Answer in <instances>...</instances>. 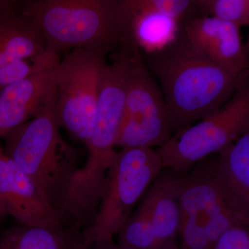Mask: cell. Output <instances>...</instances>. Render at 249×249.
Returning <instances> with one entry per match:
<instances>
[{
    "instance_id": "obj_14",
    "label": "cell",
    "mask_w": 249,
    "mask_h": 249,
    "mask_svg": "<svg viewBox=\"0 0 249 249\" xmlns=\"http://www.w3.org/2000/svg\"><path fill=\"white\" fill-rule=\"evenodd\" d=\"M122 42L137 46L145 55L159 53L176 40L182 23L168 16L133 9L127 0H116Z\"/></svg>"
},
{
    "instance_id": "obj_25",
    "label": "cell",
    "mask_w": 249,
    "mask_h": 249,
    "mask_svg": "<svg viewBox=\"0 0 249 249\" xmlns=\"http://www.w3.org/2000/svg\"><path fill=\"white\" fill-rule=\"evenodd\" d=\"M5 217L3 215L2 213H1V211H0V221L3 220V219H4Z\"/></svg>"
},
{
    "instance_id": "obj_3",
    "label": "cell",
    "mask_w": 249,
    "mask_h": 249,
    "mask_svg": "<svg viewBox=\"0 0 249 249\" xmlns=\"http://www.w3.org/2000/svg\"><path fill=\"white\" fill-rule=\"evenodd\" d=\"M19 8L40 33L46 49L108 53L122 42L116 0H22Z\"/></svg>"
},
{
    "instance_id": "obj_13",
    "label": "cell",
    "mask_w": 249,
    "mask_h": 249,
    "mask_svg": "<svg viewBox=\"0 0 249 249\" xmlns=\"http://www.w3.org/2000/svg\"><path fill=\"white\" fill-rule=\"evenodd\" d=\"M179 188L180 177L163 169L147 189L139 206L147 216L162 249H179Z\"/></svg>"
},
{
    "instance_id": "obj_8",
    "label": "cell",
    "mask_w": 249,
    "mask_h": 249,
    "mask_svg": "<svg viewBox=\"0 0 249 249\" xmlns=\"http://www.w3.org/2000/svg\"><path fill=\"white\" fill-rule=\"evenodd\" d=\"M173 136L163 93L140 52L134 61L116 146L159 148Z\"/></svg>"
},
{
    "instance_id": "obj_7",
    "label": "cell",
    "mask_w": 249,
    "mask_h": 249,
    "mask_svg": "<svg viewBox=\"0 0 249 249\" xmlns=\"http://www.w3.org/2000/svg\"><path fill=\"white\" fill-rule=\"evenodd\" d=\"M140 52L137 46L122 42L113 53L98 98L92 135L85 145L88 160L78 172L80 178H96L107 173L116 152L134 61Z\"/></svg>"
},
{
    "instance_id": "obj_23",
    "label": "cell",
    "mask_w": 249,
    "mask_h": 249,
    "mask_svg": "<svg viewBox=\"0 0 249 249\" xmlns=\"http://www.w3.org/2000/svg\"><path fill=\"white\" fill-rule=\"evenodd\" d=\"M214 249H249V226H233L219 237Z\"/></svg>"
},
{
    "instance_id": "obj_24",
    "label": "cell",
    "mask_w": 249,
    "mask_h": 249,
    "mask_svg": "<svg viewBox=\"0 0 249 249\" xmlns=\"http://www.w3.org/2000/svg\"><path fill=\"white\" fill-rule=\"evenodd\" d=\"M87 249H123L113 240H98L95 241L88 246Z\"/></svg>"
},
{
    "instance_id": "obj_16",
    "label": "cell",
    "mask_w": 249,
    "mask_h": 249,
    "mask_svg": "<svg viewBox=\"0 0 249 249\" xmlns=\"http://www.w3.org/2000/svg\"><path fill=\"white\" fill-rule=\"evenodd\" d=\"M217 163V157L209 156L196 163L185 176L180 177L181 222L192 214L225 206L216 184Z\"/></svg>"
},
{
    "instance_id": "obj_12",
    "label": "cell",
    "mask_w": 249,
    "mask_h": 249,
    "mask_svg": "<svg viewBox=\"0 0 249 249\" xmlns=\"http://www.w3.org/2000/svg\"><path fill=\"white\" fill-rule=\"evenodd\" d=\"M4 207L7 215L22 225L71 227L67 214L49 206L31 178L9 158Z\"/></svg>"
},
{
    "instance_id": "obj_2",
    "label": "cell",
    "mask_w": 249,
    "mask_h": 249,
    "mask_svg": "<svg viewBox=\"0 0 249 249\" xmlns=\"http://www.w3.org/2000/svg\"><path fill=\"white\" fill-rule=\"evenodd\" d=\"M55 106L6 134L4 151L31 178L46 202L64 212L83 152L62 137Z\"/></svg>"
},
{
    "instance_id": "obj_11",
    "label": "cell",
    "mask_w": 249,
    "mask_h": 249,
    "mask_svg": "<svg viewBox=\"0 0 249 249\" xmlns=\"http://www.w3.org/2000/svg\"><path fill=\"white\" fill-rule=\"evenodd\" d=\"M216 184L232 217L249 225V131L218 152Z\"/></svg>"
},
{
    "instance_id": "obj_1",
    "label": "cell",
    "mask_w": 249,
    "mask_h": 249,
    "mask_svg": "<svg viewBox=\"0 0 249 249\" xmlns=\"http://www.w3.org/2000/svg\"><path fill=\"white\" fill-rule=\"evenodd\" d=\"M145 58V67L160 82L173 135L219 111L249 78V71L231 73L211 60L182 28L169 47Z\"/></svg>"
},
{
    "instance_id": "obj_20",
    "label": "cell",
    "mask_w": 249,
    "mask_h": 249,
    "mask_svg": "<svg viewBox=\"0 0 249 249\" xmlns=\"http://www.w3.org/2000/svg\"><path fill=\"white\" fill-rule=\"evenodd\" d=\"M198 14L231 23L239 28L249 24V0H194Z\"/></svg>"
},
{
    "instance_id": "obj_5",
    "label": "cell",
    "mask_w": 249,
    "mask_h": 249,
    "mask_svg": "<svg viewBox=\"0 0 249 249\" xmlns=\"http://www.w3.org/2000/svg\"><path fill=\"white\" fill-rule=\"evenodd\" d=\"M107 53L73 49L50 71L56 90L59 125L86 145L92 135L96 108L107 71Z\"/></svg>"
},
{
    "instance_id": "obj_19",
    "label": "cell",
    "mask_w": 249,
    "mask_h": 249,
    "mask_svg": "<svg viewBox=\"0 0 249 249\" xmlns=\"http://www.w3.org/2000/svg\"><path fill=\"white\" fill-rule=\"evenodd\" d=\"M60 61L58 54L47 50L37 57L19 59L10 62L0 68V91L10 85L34 75L51 71Z\"/></svg>"
},
{
    "instance_id": "obj_18",
    "label": "cell",
    "mask_w": 249,
    "mask_h": 249,
    "mask_svg": "<svg viewBox=\"0 0 249 249\" xmlns=\"http://www.w3.org/2000/svg\"><path fill=\"white\" fill-rule=\"evenodd\" d=\"M117 245L123 249H162L145 214L137 208L119 231Z\"/></svg>"
},
{
    "instance_id": "obj_21",
    "label": "cell",
    "mask_w": 249,
    "mask_h": 249,
    "mask_svg": "<svg viewBox=\"0 0 249 249\" xmlns=\"http://www.w3.org/2000/svg\"><path fill=\"white\" fill-rule=\"evenodd\" d=\"M219 209L192 214L183 219L180 227L181 243L179 249H214L209 239L206 224L211 214Z\"/></svg>"
},
{
    "instance_id": "obj_17",
    "label": "cell",
    "mask_w": 249,
    "mask_h": 249,
    "mask_svg": "<svg viewBox=\"0 0 249 249\" xmlns=\"http://www.w3.org/2000/svg\"><path fill=\"white\" fill-rule=\"evenodd\" d=\"M81 232L70 227H29L18 224L0 234V249H87Z\"/></svg>"
},
{
    "instance_id": "obj_10",
    "label": "cell",
    "mask_w": 249,
    "mask_h": 249,
    "mask_svg": "<svg viewBox=\"0 0 249 249\" xmlns=\"http://www.w3.org/2000/svg\"><path fill=\"white\" fill-rule=\"evenodd\" d=\"M52 71V70H51ZM10 85L0 91V137L55 105L56 90L50 71Z\"/></svg>"
},
{
    "instance_id": "obj_9",
    "label": "cell",
    "mask_w": 249,
    "mask_h": 249,
    "mask_svg": "<svg viewBox=\"0 0 249 249\" xmlns=\"http://www.w3.org/2000/svg\"><path fill=\"white\" fill-rule=\"evenodd\" d=\"M181 28L192 44L222 68L237 74L249 71L248 52L240 28L200 15L187 19Z\"/></svg>"
},
{
    "instance_id": "obj_4",
    "label": "cell",
    "mask_w": 249,
    "mask_h": 249,
    "mask_svg": "<svg viewBox=\"0 0 249 249\" xmlns=\"http://www.w3.org/2000/svg\"><path fill=\"white\" fill-rule=\"evenodd\" d=\"M163 170L160 156L155 149L124 147L116 151L106 173L96 217L81 232L85 244L113 240Z\"/></svg>"
},
{
    "instance_id": "obj_15",
    "label": "cell",
    "mask_w": 249,
    "mask_h": 249,
    "mask_svg": "<svg viewBox=\"0 0 249 249\" xmlns=\"http://www.w3.org/2000/svg\"><path fill=\"white\" fill-rule=\"evenodd\" d=\"M47 52L45 42L18 0H0V68L19 59L34 58Z\"/></svg>"
},
{
    "instance_id": "obj_6",
    "label": "cell",
    "mask_w": 249,
    "mask_h": 249,
    "mask_svg": "<svg viewBox=\"0 0 249 249\" xmlns=\"http://www.w3.org/2000/svg\"><path fill=\"white\" fill-rule=\"evenodd\" d=\"M249 131L248 78L219 111L174 134L156 150L163 169L183 177L201 160L220 152Z\"/></svg>"
},
{
    "instance_id": "obj_22",
    "label": "cell",
    "mask_w": 249,
    "mask_h": 249,
    "mask_svg": "<svg viewBox=\"0 0 249 249\" xmlns=\"http://www.w3.org/2000/svg\"><path fill=\"white\" fill-rule=\"evenodd\" d=\"M133 9L168 16L183 23L197 15L194 0H127Z\"/></svg>"
}]
</instances>
